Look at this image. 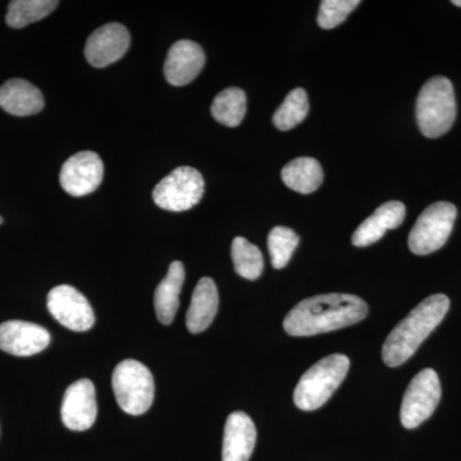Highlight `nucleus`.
I'll use <instances>...</instances> for the list:
<instances>
[{
    "instance_id": "23",
    "label": "nucleus",
    "mask_w": 461,
    "mask_h": 461,
    "mask_svg": "<svg viewBox=\"0 0 461 461\" xmlns=\"http://www.w3.org/2000/svg\"><path fill=\"white\" fill-rule=\"evenodd\" d=\"M230 256H232L236 273L245 280L256 281L262 276L264 268L262 251L247 239L233 240Z\"/></svg>"
},
{
    "instance_id": "9",
    "label": "nucleus",
    "mask_w": 461,
    "mask_h": 461,
    "mask_svg": "<svg viewBox=\"0 0 461 461\" xmlns=\"http://www.w3.org/2000/svg\"><path fill=\"white\" fill-rule=\"evenodd\" d=\"M48 311L66 329L86 332L95 323L93 308L86 297L69 285H60L48 294Z\"/></svg>"
},
{
    "instance_id": "24",
    "label": "nucleus",
    "mask_w": 461,
    "mask_h": 461,
    "mask_svg": "<svg viewBox=\"0 0 461 461\" xmlns=\"http://www.w3.org/2000/svg\"><path fill=\"white\" fill-rule=\"evenodd\" d=\"M308 113V94L302 87H296L287 94L284 103L273 114V123L281 131H288L302 123Z\"/></svg>"
},
{
    "instance_id": "6",
    "label": "nucleus",
    "mask_w": 461,
    "mask_h": 461,
    "mask_svg": "<svg viewBox=\"0 0 461 461\" xmlns=\"http://www.w3.org/2000/svg\"><path fill=\"white\" fill-rule=\"evenodd\" d=\"M456 206L448 202L429 205L418 217L409 233L408 245L415 256H429L439 250L453 232Z\"/></svg>"
},
{
    "instance_id": "26",
    "label": "nucleus",
    "mask_w": 461,
    "mask_h": 461,
    "mask_svg": "<svg viewBox=\"0 0 461 461\" xmlns=\"http://www.w3.org/2000/svg\"><path fill=\"white\" fill-rule=\"evenodd\" d=\"M359 5V0H323L318 14V25L324 30L335 29L345 23L348 14Z\"/></svg>"
},
{
    "instance_id": "25",
    "label": "nucleus",
    "mask_w": 461,
    "mask_h": 461,
    "mask_svg": "<svg viewBox=\"0 0 461 461\" xmlns=\"http://www.w3.org/2000/svg\"><path fill=\"white\" fill-rule=\"evenodd\" d=\"M297 245H299V236L295 230L284 226L272 229L268 235V249L273 268H285L290 262Z\"/></svg>"
},
{
    "instance_id": "2",
    "label": "nucleus",
    "mask_w": 461,
    "mask_h": 461,
    "mask_svg": "<svg viewBox=\"0 0 461 461\" xmlns=\"http://www.w3.org/2000/svg\"><path fill=\"white\" fill-rule=\"evenodd\" d=\"M450 309V299L444 294H436L415 306L399 324L391 330L382 348V359L388 366H402L444 321Z\"/></svg>"
},
{
    "instance_id": "21",
    "label": "nucleus",
    "mask_w": 461,
    "mask_h": 461,
    "mask_svg": "<svg viewBox=\"0 0 461 461\" xmlns=\"http://www.w3.org/2000/svg\"><path fill=\"white\" fill-rule=\"evenodd\" d=\"M212 114L223 126L238 127L247 114V94L239 87L221 91L212 104Z\"/></svg>"
},
{
    "instance_id": "10",
    "label": "nucleus",
    "mask_w": 461,
    "mask_h": 461,
    "mask_svg": "<svg viewBox=\"0 0 461 461\" xmlns=\"http://www.w3.org/2000/svg\"><path fill=\"white\" fill-rule=\"evenodd\" d=\"M104 165L94 151L85 150L69 157L59 173L60 186L69 195H89L102 185Z\"/></svg>"
},
{
    "instance_id": "1",
    "label": "nucleus",
    "mask_w": 461,
    "mask_h": 461,
    "mask_svg": "<svg viewBox=\"0 0 461 461\" xmlns=\"http://www.w3.org/2000/svg\"><path fill=\"white\" fill-rule=\"evenodd\" d=\"M362 297L350 294H324L303 300L284 321L287 335L308 338L353 326L368 315Z\"/></svg>"
},
{
    "instance_id": "12",
    "label": "nucleus",
    "mask_w": 461,
    "mask_h": 461,
    "mask_svg": "<svg viewBox=\"0 0 461 461\" xmlns=\"http://www.w3.org/2000/svg\"><path fill=\"white\" fill-rule=\"evenodd\" d=\"M129 30L121 23H107L91 33L85 47V57L91 66L104 68L117 62L129 50Z\"/></svg>"
},
{
    "instance_id": "15",
    "label": "nucleus",
    "mask_w": 461,
    "mask_h": 461,
    "mask_svg": "<svg viewBox=\"0 0 461 461\" xmlns=\"http://www.w3.org/2000/svg\"><path fill=\"white\" fill-rule=\"evenodd\" d=\"M257 444V429L248 414L235 411L224 426L222 461H249Z\"/></svg>"
},
{
    "instance_id": "3",
    "label": "nucleus",
    "mask_w": 461,
    "mask_h": 461,
    "mask_svg": "<svg viewBox=\"0 0 461 461\" xmlns=\"http://www.w3.org/2000/svg\"><path fill=\"white\" fill-rule=\"evenodd\" d=\"M350 359L344 354H332L315 363L303 375L294 391V402L300 411L321 408L344 382Z\"/></svg>"
},
{
    "instance_id": "19",
    "label": "nucleus",
    "mask_w": 461,
    "mask_h": 461,
    "mask_svg": "<svg viewBox=\"0 0 461 461\" xmlns=\"http://www.w3.org/2000/svg\"><path fill=\"white\" fill-rule=\"evenodd\" d=\"M184 282V264L176 260L169 266L165 280L158 285L154 294V308H156L158 321L165 326L171 324L177 314Z\"/></svg>"
},
{
    "instance_id": "17",
    "label": "nucleus",
    "mask_w": 461,
    "mask_h": 461,
    "mask_svg": "<svg viewBox=\"0 0 461 461\" xmlns=\"http://www.w3.org/2000/svg\"><path fill=\"white\" fill-rule=\"evenodd\" d=\"M41 91L23 78L9 80L0 87V108L17 117L38 114L44 108Z\"/></svg>"
},
{
    "instance_id": "13",
    "label": "nucleus",
    "mask_w": 461,
    "mask_h": 461,
    "mask_svg": "<svg viewBox=\"0 0 461 461\" xmlns=\"http://www.w3.org/2000/svg\"><path fill=\"white\" fill-rule=\"evenodd\" d=\"M50 344V333L39 324L8 321L0 324V350L14 357H32Z\"/></svg>"
},
{
    "instance_id": "5",
    "label": "nucleus",
    "mask_w": 461,
    "mask_h": 461,
    "mask_svg": "<svg viewBox=\"0 0 461 461\" xmlns=\"http://www.w3.org/2000/svg\"><path fill=\"white\" fill-rule=\"evenodd\" d=\"M112 388L118 405L130 415L144 414L154 402L153 375L138 360H123L115 366Z\"/></svg>"
},
{
    "instance_id": "27",
    "label": "nucleus",
    "mask_w": 461,
    "mask_h": 461,
    "mask_svg": "<svg viewBox=\"0 0 461 461\" xmlns=\"http://www.w3.org/2000/svg\"><path fill=\"white\" fill-rule=\"evenodd\" d=\"M453 5L461 8V0H453Z\"/></svg>"
},
{
    "instance_id": "28",
    "label": "nucleus",
    "mask_w": 461,
    "mask_h": 461,
    "mask_svg": "<svg viewBox=\"0 0 461 461\" xmlns=\"http://www.w3.org/2000/svg\"><path fill=\"white\" fill-rule=\"evenodd\" d=\"M0 224H3V218L0 217Z\"/></svg>"
},
{
    "instance_id": "14",
    "label": "nucleus",
    "mask_w": 461,
    "mask_h": 461,
    "mask_svg": "<svg viewBox=\"0 0 461 461\" xmlns=\"http://www.w3.org/2000/svg\"><path fill=\"white\" fill-rule=\"evenodd\" d=\"M205 65V53L191 41L175 42L167 54L165 76L172 86H185L198 77Z\"/></svg>"
},
{
    "instance_id": "16",
    "label": "nucleus",
    "mask_w": 461,
    "mask_h": 461,
    "mask_svg": "<svg viewBox=\"0 0 461 461\" xmlns=\"http://www.w3.org/2000/svg\"><path fill=\"white\" fill-rule=\"evenodd\" d=\"M405 214L406 208L402 202L384 203L355 230L351 239L354 247L366 248L379 241L388 230L402 226Z\"/></svg>"
},
{
    "instance_id": "8",
    "label": "nucleus",
    "mask_w": 461,
    "mask_h": 461,
    "mask_svg": "<svg viewBox=\"0 0 461 461\" xmlns=\"http://www.w3.org/2000/svg\"><path fill=\"white\" fill-rule=\"evenodd\" d=\"M441 384L433 369L427 368L411 379L403 395L400 420L406 429H414L435 412L441 400Z\"/></svg>"
},
{
    "instance_id": "11",
    "label": "nucleus",
    "mask_w": 461,
    "mask_h": 461,
    "mask_svg": "<svg viewBox=\"0 0 461 461\" xmlns=\"http://www.w3.org/2000/svg\"><path fill=\"white\" fill-rule=\"evenodd\" d=\"M63 424L71 430H86L98 415L95 386L90 379H78L67 388L60 409Z\"/></svg>"
},
{
    "instance_id": "22",
    "label": "nucleus",
    "mask_w": 461,
    "mask_h": 461,
    "mask_svg": "<svg viewBox=\"0 0 461 461\" xmlns=\"http://www.w3.org/2000/svg\"><path fill=\"white\" fill-rule=\"evenodd\" d=\"M58 5L57 0H14L9 3L5 23L12 29H23L50 16Z\"/></svg>"
},
{
    "instance_id": "7",
    "label": "nucleus",
    "mask_w": 461,
    "mask_h": 461,
    "mask_svg": "<svg viewBox=\"0 0 461 461\" xmlns=\"http://www.w3.org/2000/svg\"><path fill=\"white\" fill-rule=\"evenodd\" d=\"M202 173L193 167H178L153 190L154 203L169 212H185L199 204L204 195Z\"/></svg>"
},
{
    "instance_id": "4",
    "label": "nucleus",
    "mask_w": 461,
    "mask_h": 461,
    "mask_svg": "<svg viewBox=\"0 0 461 461\" xmlns=\"http://www.w3.org/2000/svg\"><path fill=\"white\" fill-rule=\"evenodd\" d=\"M418 127L426 138L437 139L453 127L456 100L453 84L444 76L429 78L423 85L415 105Z\"/></svg>"
},
{
    "instance_id": "18",
    "label": "nucleus",
    "mask_w": 461,
    "mask_h": 461,
    "mask_svg": "<svg viewBox=\"0 0 461 461\" xmlns=\"http://www.w3.org/2000/svg\"><path fill=\"white\" fill-rule=\"evenodd\" d=\"M220 296L212 278H202L194 290L186 315V326L194 335L204 332L217 315Z\"/></svg>"
},
{
    "instance_id": "20",
    "label": "nucleus",
    "mask_w": 461,
    "mask_h": 461,
    "mask_svg": "<svg viewBox=\"0 0 461 461\" xmlns=\"http://www.w3.org/2000/svg\"><path fill=\"white\" fill-rule=\"evenodd\" d=\"M281 177L291 190L300 194H312L320 189L323 182V169L314 158H296L284 167Z\"/></svg>"
}]
</instances>
